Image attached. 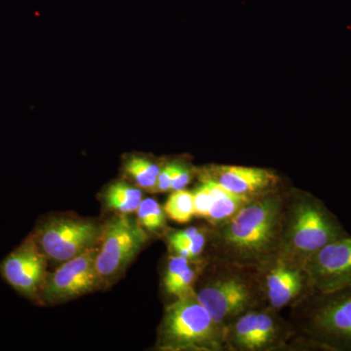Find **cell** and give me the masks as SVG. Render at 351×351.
<instances>
[{
	"label": "cell",
	"mask_w": 351,
	"mask_h": 351,
	"mask_svg": "<svg viewBox=\"0 0 351 351\" xmlns=\"http://www.w3.org/2000/svg\"><path fill=\"white\" fill-rule=\"evenodd\" d=\"M283 201L281 189L257 196L226 223L210 226L206 258L258 269L276 260L280 248Z\"/></svg>",
	"instance_id": "1"
},
{
	"label": "cell",
	"mask_w": 351,
	"mask_h": 351,
	"mask_svg": "<svg viewBox=\"0 0 351 351\" xmlns=\"http://www.w3.org/2000/svg\"><path fill=\"white\" fill-rule=\"evenodd\" d=\"M350 237L339 219L319 198L307 191H284L278 258L304 267L323 247Z\"/></svg>",
	"instance_id": "2"
},
{
	"label": "cell",
	"mask_w": 351,
	"mask_h": 351,
	"mask_svg": "<svg viewBox=\"0 0 351 351\" xmlns=\"http://www.w3.org/2000/svg\"><path fill=\"white\" fill-rule=\"evenodd\" d=\"M198 301L226 329L239 316L267 306L260 269L204 258L195 284Z\"/></svg>",
	"instance_id": "3"
},
{
	"label": "cell",
	"mask_w": 351,
	"mask_h": 351,
	"mask_svg": "<svg viewBox=\"0 0 351 351\" xmlns=\"http://www.w3.org/2000/svg\"><path fill=\"white\" fill-rule=\"evenodd\" d=\"M160 350H226L225 329L196 298L195 289L166 307L158 329Z\"/></svg>",
	"instance_id": "4"
},
{
	"label": "cell",
	"mask_w": 351,
	"mask_h": 351,
	"mask_svg": "<svg viewBox=\"0 0 351 351\" xmlns=\"http://www.w3.org/2000/svg\"><path fill=\"white\" fill-rule=\"evenodd\" d=\"M294 306L299 307V331L309 346L351 351V287L313 293Z\"/></svg>",
	"instance_id": "5"
},
{
	"label": "cell",
	"mask_w": 351,
	"mask_h": 351,
	"mask_svg": "<svg viewBox=\"0 0 351 351\" xmlns=\"http://www.w3.org/2000/svg\"><path fill=\"white\" fill-rule=\"evenodd\" d=\"M149 240L138 219L119 214L101 228L96 269L103 285H112L122 276Z\"/></svg>",
	"instance_id": "6"
},
{
	"label": "cell",
	"mask_w": 351,
	"mask_h": 351,
	"mask_svg": "<svg viewBox=\"0 0 351 351\" xmlns=\"http://www.w3.org/2000/svg\"><path fill=\"white\" fill-rule=\"evenodd\" d=\"M292 325L269 307L252 309L239 316L225 329L226 350L269 351L288 348L295 336Z\"/></svg>",
	"instance_id": "7"
},
{
	"label": "cell",
	"mask_w": 351,
	"mask_h": 351,
	"mask_svg": "<svg viewBox=\"0 0 351 351\" xmlns=\"http://www.w3.org/2000/svg\"><path fill=\"white\" fill-rule=\"evenodd\" d=\"M101 228L93 221L59 217L44 221L32 235L48 260L63 263L98 246Z\"/></svg>",
	"instance_id": "8"
},
{
	"label": "cell",
	"mask_w": 351,
	"mask_h": 351,
	"mask_svg": "<svg viewBox=\"0 0 351 351\" xmlns=\"http://www.w3.org/2000/svg\"><path fill=\"white\" fill-rule=\"evenodd\" d=\"M98 246L62 263L54 274L47 276L41 290L40 301L60 304L101 287L103 284L96 269Z\"/></svg>",
	"instance_id": "9"
},
{
	"label": "cell",
	"mask_w": 351,
	"mask_h": 351,
	"mask_svg": "<svg viewBox=\"0 0 351 351\" xmlns=\"http://www.w3.org/2000/svg\"><path fill=\"white\" fill-rule=\"evenodd\" d=\"M47 260L31 235L2 261L0 274L16 292L39 302L47 278Z\"/></svg>",
	"instance_id": "10"
},
{
	"label": "cell",
	"mask_w": 351,
	"mask_h": 351,
	"mask_svg": "<svg viewBox=\"0 0 351 351\" xmlns=\"http://www.w3.org/2000/svg\"><path fill=\"white\" fill-rule=\"evenodd\" d=\"M313 293H331L351 287V237L332 242L304 263Z\"/></svg>",
	"instance_id": "11"
},
{
	"label": "cell",
	"mask_w": 351,
	"mask_h": 351,
	"mask_svg": "<svg viewBox=\"0 0 351 351\" xmlns=\"http://www.w3.org/2000/svg\"><path fill=\"white\" fill-rule=\"evenodd\" d=\"M260 271L265 304L274 311L294 306L313 293L301 265L276 258Z\"/></svg>",
	"instance_id": "12"
},
{
	"label": "cell",
	"mask_w": 351,
	"mask_h": 351,
	"mask_svg": "<svg viewBox=\"0 0 351 351\" xmlns=\"http://www.w3.org/2000/svg\"><path fill=\"white\" fill-rule=\"evenodd\" d=\"M200 178L211 180L226 191L246 198H255L280 189V178L269 169L237 165H213Z\"/></svg>",
	"instance_id": "13"
},
{
	"label": "cell",
	"mask_w": 351,
	"mask_h": 351,
	"mask_svg": "<svg viewBox=\"0 0 351 351\" xmlns=\"http://www.w3.org/2000/svg\"><path fill=\"white\" fill-rule=\"evenodd\" d=\"M210 189L212 204L206 218L208 225L214 228L226 223L250 201V198L234 195L211 180L200 178Z\"/></svg>",
	"instance_id": "14"
},
{
	"label": "cell",
	"mask_w": 351,
	"mask_h": 351,
	"mask_svg": "<svg viewBox=\"0 0 351 351\" xmlns=\"http://www.w3.org/2000/svg\"><path fill=\"white\" fill-rule=\"evenodd\" d=\"M104 201L108 209L119 212V214L136 213L142 203L143 193L140 189L126 182H113L106 189Z\"/></svg>",
	"instance_id": "15"
},
{
	"label": "cell",
	"mask_w": 351,
	"mask_h": 351,
	"mask_svg": "<svg viewBox=\"0 0 351 351\" xmlns=\"http://www.w3.org/2000/svg\"><path fill=\"white\" fill-rule=\"evenodd\" d=\"M163 208L166 216L175 223H189L195 217L193 191L188 189L173 191Z\"/></svg>",
	"instance_id": "16"
},
{
	"label": "cell",
	"mask_w": 351,
	"mask_h": 351,
	"mask_svg": "<svg viewBox=\"0 0 351 351\" xmlns=\"http://www.w3.org/2000/svg\"><path fill=\"white\" fill-rule=\"evenodd\" d=\"M125 169L140 188L156 193L157 177L161 169L158 165L142 157H133L127 162Z\"/></svg>",
	"instance_id": "17"
},
{
	"label": "cell",
	"mask_w": 351,
	"mask_h": 351,
	"mask_svg": "<svg viewBox=\"0 0 351 351\" xmlns=\"http://www.w3.org/2000/svg\"><path fill=\"white\" fill-rule=\"evenodd\" d=\"M138 221L149 232H162L166 228L164 208L154 198L143 199L137 211Z\"/></svg>",
	"instance_id": "18"
},
{
	"label": "cell",
	"mask_w": 351,
	"mask_h": 351,
	"mask_svg": "<svg viewBox=\"0 0 351 351\" xmlns=\"http://www.w3.org/2000/svg\"><path fill=\"white\" fill-rule=\"evenodd\" d=\"M209 230L210 226H204L191 239L172 242L168 243V246L174 255L181 256L191 261H199L201 256L206 252Z\"/></svg>",
	"instance_id": "19"
},
{
	"label": "cell",
	"mask_w": 351,
	"mask_h": 351,
	"mask_svg": "<svg viewBox=\"0 0 351 351\" xmlns=\"http://www.w3.org/2000/svg\"><path fill=\"white\" fill-rule=\"evenodd\" d=\"M193 262H191V263H193ZM203 263H204V260H203L202 263H201V267H196V265L195 267V265L191 263V265L182 271L181 276L178 277L174 282L171 284L169 287L165 289V292L167 293L168 295H173V297L177 299V298L189 294L191 291H193V287H195L197 277L199 276Z\"/></svg>",
	"instance_id": "20"
},
{
	"label": "cell",
	"mask_w": 351,
	"mask_h": 351,
	"mask_svg": "<svg viewBox=\"0 0 351 351\" xmlns=\"http://www.w3.org/2000/svg\"><path fill=\"white\" fill-rule=\"evenodd\" d=\"M195 217L206 219L212 204V195L210 189L204 182L200 181L199 186L193 191Z\"/></svg>",
	"instance_id": "21"
},
{
	"label": "cell",
	"mask_w": 351,
	"mask_h": 351,
	"mask_svg": "<svg viewBox=\"0 0 351 351\" xmlns=\"http://www.w3.org/2000/svg\"><path fill=\"white\" fill-rule=\"evenodd\" d=\"M193 261L189 260L181 256L172 255L168 260L167 267H166L165 272H164L163 286L164 290L169 287L171 284L174 282L186 267L191 265Z\"/></svg>",
	"instance_id": "22"
},
{
	"label": "cell",
	"mask_w": 351,
	"mask_h": 351,
	"mask_svg": "<svg viewBox=\"0 0 351 351\" xmlns=\"http://www.w3.org/2000/svg\"><path fill=\"white\" fill-rule=\"evenodd\" d=\"M191 177H193V173L189 167L182 164L174 163V172H173L170 191L184 189L191 182Z\"/></svg>",
	"instance_id": "23"
},
{
	"label": "cell",
	"mask_w": 351,
	"mask_h": 351,
	"mask_svg": "<svg viewBox=\"0 0 351 351\" xmlns=\"http://www.w3.org/2000/svg\"><path fill=\"white\" fill-rule=\"evenodd\" d=\"M173 172H174V163L168 164L160 169L157 177L156 193H167L171 189Z\"/></svg>",
	"instance_id": "24"
},
{
	"label": "cell",
	"mask_w": 351,
	"mask_h": 351,
	"mask_svg": "<svg viewBox=\"0 0 351 351\" xmlns=\"http://www.w3.org/2000/svg\"><path fill=\"white\" fill-rule=\"evenodd\" d=\"M204 228V226H203ZM203 228L199 226H189V228H184V230H178V232H171L167 237L168 243L172 242L182 241L195 237L198 232L202 230Z\"/></svg>",
	"instance_id": "25"
}]
</instances>
